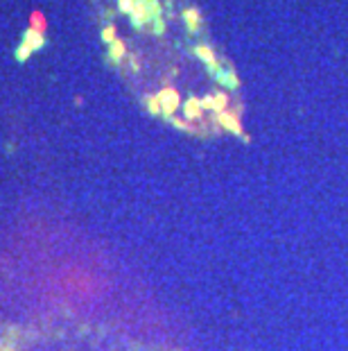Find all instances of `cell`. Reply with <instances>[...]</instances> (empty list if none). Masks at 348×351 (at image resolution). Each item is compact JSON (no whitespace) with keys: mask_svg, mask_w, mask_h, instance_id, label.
Segmentation results:
<instances>
[{"mask_svg":"<svg viewBox=\"0 0 348 351\" xmlns=\"http://www.w3.org/2000/svg\"><path fill=\"white\" fill-rule=\"evenodd\" d=\"M156 98H158V102H160V111H163L165 118H172L174 111L181 107V95L174 89H163Z\"/></svg>","mask_w":348,"mask_h":351,"instance_id":"6da1fadb","label":"cell"},{"mask_svg":"<svg viewBox=\"0 0 348 351\" xmlns=\"http://www.w3.org/2000/svg\"><path fill=\"white\" fill-rule=\"evenodd\" d=\"M194 55H197V57L206 64L208 71H210L215 77L222 73V66L217 64V57H215V50H212L210 46H206V43H204V46H197V48H194Z\"/></svg>","mask_w":348,"mask_h":351,"instance_id":"7a4b0ae2","label":"cell"},{"mask_svg":"<svg viewBox=\"0 0 348 351\" xmlns=\"http://www.w3.org/2000/svg\"><path fill=\"white\" fill-rule=\"evenodd\" d=\"M23 43L32 50V53H36V50H41L43 46H46V37H43V32H36V30H25L23 32Z\"/></svg>","mask_w":348,"mask_h":351,"instance_id":"3957f363","label":"cell"},{"mask_svg":"<svg viewBox=\"0 0 348 351\" xmlns=\"http://www.w3.org/2000/svg\"><path fill=\"white\" fill-rule=\"evenodd\" d=\"M184 21H186V25H188V30L190 32H199V28H202V12L197 10V7H186L184 10Z\"/></svg>","mask_w":348,"mask_h":351,"instance_id":"277c9868","label":"cell"},{"mask_svg":"<svg viewBox=\"0 0 348 351\" xmlns=\"http://www.w3.org/2000/svg\"><path fill=\"white\" fill-rule=\"evenodd\" d=\"M217 123L222 125V127H226L228 132H233V134H242V125L238 123V116L236 114H217Z\"/></svg>","mask_w":348,"mask_h":351,"instance_id":"5b68a950","label":"cell"},{"mask_svg":"<svg viewBox=\"0 0 348 351\" xmlns=\"http://www.w3.org/2000/svg\"><path fill=\"white\" fill-rule=\"evenodd\" d=\"M124 55H127V46H124V41L116 39V41L108 46V59H111L113 64H120L124 59Z\"/></svg>","mask_w":348,"mask_h":351,"instance_id":"8992f818","label":"cell"},{"mask_svg":"<svg viewBox=\"0 0 348 351\" xmlns=\"http://www.w3.org/2000/svg\"><path fill=\"white\" fill-rule=\"evenodd\" d=\"M184 114H186V118H188V120H197V118H202V114H204V109H202V102H199L197 98H190V100H186V105H184Z\"/></svg>","mask_w":348,"mask_h":351,"instance_id":"52a82bcc","label":"cell"},{"mask_svg":"<svg viewBox=\"0 0 348 351\" xmlns=\"http://www.w3.org/2000/svg\"><path fill=\"white\" fill-rule=\"evenodd\" d=\"M217 80L222 82V84H226L228 89H238L240 86V80H238V75H236V71H222L220 75H217Z\"/></svg>","mask_w":348,"mask_h":351,"instance_id":"ba28073f","label":"cell"},{"mask_svg":"<svg viewBox=\"0 0 348 351\" xmlns=\"http://www.w3.org/2000/svg\"><path fill=\"white\" fill-rule=\"evenodd\" d=\"M226 105H228V95L222 93V91L212 93V111H215V114H222Z\"/></svg>","mask_w":348,"mask_h":351,"instance_id":"9c48e42d","label":"cell"},{"mask_svg":"<svg viewBox=\"0 0 348 351\" xmlns=\"http://www.w3.org/2000/svg\"><path fill=\"white\" fill-rule=\"evenodd\" d=\"M145 105H147V109H150L152 116L163 114V111H160V102H158V98H156V95H147V98H145Z\"/></svg>","mask_w":348,"mask_h":351,"instance_id":"30bf717a","label":"cell"},{"mask_svg":"<svg viewBox=\"0 0 348 351\" xmlns=\"http://www.w3.org/2000/svg\"><path fill=\"white\" fill-rule=\"evenodd\" d=\"M32 30H36V32H43V30H46V19H43V14H38V12L32 14Z\"/></svg>","mask_w":348,"mask_h":351,"instance_id":"8fae6325","label":"cell"},{"mask_svg":"<svg viewBox=\"0 0 348 351\" xmlns=\"http://www.w3.org/2000/svg\"><path fill=\"white\" fill-rule=\"evenodd\" d=\"M102 41H104V43H108V46H111V43L116 41V25H108V28H104V30H102Z\"/></svg>","mask_w":348,"mask_h":351,"instance_id":"7c38bea8","label":"cell"},{"mask_svg":"<svg viewBox=\"0 0 348 351\" xmlns=\"http://www.w3.org/2000/svg\"><path fill=\"white\" fill-rule=\"evenodd\" d=\"M30 55H32V50H30V48L25 46V43H20V46L16 48V59H18L20 64H23V62H28V57H30Z\"/></svg>","mask_w":348,"mask_h":351,"instance_id":"4fadbf2b","label":"cell"},{"mask_svg":"<svg viewBox=\"0 0 348 351\" xmlns=\"http://www.w3.org/2000/svg\"><path fill=\"white\" fill-rule=\"evenodd\" d=\"M134 7H136V0H118V10L122 12V14H129V16H132Z\"/></svg>","mask_w":348,"mask_h":351,"instance_id":"5bb4252c","label":"cell"},{"mask_svg":"<svg viewBox=\"0 0 348 351\" xmlns=\"http://www.w3.org/2000/svg\"><path fill=\"white\" fill-rule=\"evenodd\" d=\"M152 23H154V34H163V32H165V21H163V16L154 19Z\"/></svg>","mask_w":348,"mask_h":351,"instance_id":"9a60e30c","label":"cell"},{"mask_svg":"<svg viewBox=\"0 0 348 351\" xmlns=\"http://www.w3.org/2000/svg\"><path fill=\"white\" fill-rule=\"evenodd\" d=\"M170 120H172V125H174V127H179V129H188V123H186V120H179V118H174V116H172V118H170Z\"/></svg>","mask_w":348,"mask_h":351,"instance_id":"2e32d148","label":"cell"}]
</instances>
